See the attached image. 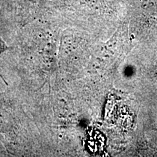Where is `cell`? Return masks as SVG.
I'll return each mask as SVG.
<instances>
[{"label": "cell", "instance_id": "cell-1", "mask_svg": "<svg viewBox=\"0 0 157 157\" xmlns=\"http://www.w3.org/2000/svg\"><path fill=\"white\" fill-rule=\"evenodd\" d=\"M15 124L10 105L0 95V133L7 134L11 132Z\"/></svg>", "mask_w": 157, "mask_h": 157}, {"label": "cell", "instance_id": "cell-2", "mask_svg": "<svg viewBox=\"0 0 157 157\" xmlns=\"http://www.w3.org/2000/svg\"><path fill=\"white\" fill-rule=\"evenodd\" d=\"M9 49H10L9 47L5 44V42H4L3 39H2L1 36H0V56H1V55L2 54L3 52H5V51L8 50ZM0 77H1L3 81L5 82L6 84H7V82H6V81L5 80V78H4V77L1 75V74H0Z\"/></svg>", "mask_w": 157, "mask_h": 157}]
</instances>
